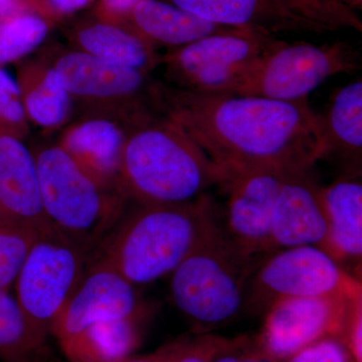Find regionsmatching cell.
I'll list each match as a JSON object with an SVG mask.
<instances>
[{
	"instance_id": "cell-7",
	"label": "cell",
	"mask_w": 362,
	"mask_h": 362,
	"mask_svg": "<svg viewBox=\"0 0 362 362\" xmlns=\"http://www.w3.org/2000/svg\"><path fill=\"white\" fill-rule=\"evenodd\" d=\"M49 56L73 105L77 104L84 116L106 117L125 126L156 112L154 80L150 74L114 65L75 49H57Z\"/></svg>"
},
{
	"instance_id": "cell-3",
	"label": "cell",
	"mask_w": 362,
	"mask_h": 362,
	"mask_svg": "<svg viewBox=\"0 0 362 362\" xmlns=\"http://www.w3.org/2000/svg\"><path fill=\"white\" fill-rule=\"evenodd\" d=\"M135 204L103 240L100 257L135 286L170 275L221 230L206 194L188 204Z\"/></svg>"
},
{
	"instance_id": "cell-34",
	"label": "cell",
	"mask_w": 362,
	"mask_h": 362,
	"mask_svg": "<svg viewBox=\"0 0 362 362\" xmlns=\"http://www.w3.org/2000/svg\"><path fill=\"white\" fill-rule=\"evenodd\" d=\"M142 0H99L94 16L103 20L125 21L131 9Z\"/></svg>"
},
{
	"instance_id": "cell-13",
	"label": "cell",
	"mask_w": 362,
	"mask_h": 362,
	"mask_svg": "<svg viewBox=\"0 0 362 362\" xmlns=\"http://www.w3.org/2000/svg\"><path fill=\"white\" fill-rule=\"evenodd\" d=\"M290 173L262 169L230 176L226 182L228 199L223 233L233 246L251 258L272 252V214L281 185Z\"/></svg>"
},
{
	"instance_id": "cell-11",
	"label": "cell",
	"mask_w": 362,
	"mask_h": 362,
	"mask_svg": "<svg viewBox=\"0 0 362 362\" xmlns=\"http://www.w3.org/2000/svg\"><path fill=\"white\" fill-rule=\"evenodd\" d=\"M351 300L335 297L276 300L266 309L258 339L259 350L271 362H284L322 338H342Z\"/></svg>"
},
{
	"instance_id": "cell-10",
	"label": "cell",
	"mask_w": 362,
	"mask_h": 362,
	"mask_svg": "<svg viewBox=\"0 0 362 362\" xmlns=\"http://www.w3.org/2000/svg\"><path fill=\"white\" fill-rule=\"evenodd\" d=\"M361 283L318 246L286 247L270 252L252 274L249 298L256 308H268L284 298L361 296Z\"/></svg>"
},
{
	"instance_id": "cell-5",
	"label": "cell",
	"mask_w": 362,
	"mask_h": 362,
	"mask_svg": "<svg viewBox=\"0 0 362 362\" xmlns=\"http://www.w3.org/2000/svg\"><path fill=\"white\" fill-rule=\"evenodd\" d=\"M33 152L47 223L87 251L103 243L127 202L86 175L59 145Z\"/></svg>"
},
{
	"instance_id": "cell-4",
	"label": "cell",
	"mask_w": 362,
	"mask_h": 362,
	"mask_svg": "<svg viewBox=\"0 0 362 362\" xmlns=\"http://www.w3.org/2000/svg\"><path fill=\"white\" fill-rule=\"evenodd\" d=\"M255 266V259L233 246L221 228L169 275L171 300L199 327H220L246 304Z\"/></svg>"
},
{
	"instance_id": "cell-6",
	"label": "cell",
	"mask_w": 362,
	"mask_h": 362,
	"mask_svg": "<svg viewBox=\"0 0 362 362\" xmlns=\"http://www.w3.org/2000/svg\"><path fill=\"white\" fill-rule=\"evenodd\" d=\"M361 68V54L349 42L318 45L279 40L243 76L232 94L300 101L328 78Z\"/></svg>"
},
{
	"instance_id": "cell-19",
	"label": "cell",
	"mask_w": 362,
	"mask_h": 362,
	"mask_svg": "<svg viewBox=\"0 0 362 362\" xmlns=\"http://www.w3.org/2000/svg\"><path fill=\"white\" fill-rule=\"evenodd\" d=\"M16 81L30 125L47 131L66 125L73 101L49 54L28 57L16 63Z\"/></svg>"
},
{
	"instance_id": "cell-31",
	"label": "cell",
	"mask_w": 362,
	"mask_h": 362,
	"mask_svg": "<svg viewBox=\"0 0 362 362\" xmlns=\"http://www.w3.org/2000/svg\"><path fill=\"white\" fill-rule=\"evenodd\" d=\"M342 339L354 361L362 362V295L350 301Z\"/></svg>"
},
{
	"instance_id": "cell-8",
	"label": "cell",
	"mask_w": 362,
	"mask_h": 362,
	"mask_svg": "<svg viewBox=\"0 0 362 362\" xmlns=\"http://www.w3.org/2000/svg\"><path fill=\"white\" fill-rule=\"evenodd\" d=\"M279 40L264 30L239 28L209 35L162 54L168 84L206 94H232L240 78Z\"/></svg>"
},
{
	"instance_id": "cell-16",
	"label": "cell",
	"mask_w": 362,
	"mask_h": 362,
	"mask_svg": "<svg viewBox=\"0 0 362 362\" xmlns=\"http://www.w3.org/2000/svg\"><path fill=\"white\" fill-rule=\"evenodd\" d=\"M0 220L40 232L51 228L42 206L33 150L23 140L4 134H0Z\"/></svg>"
},
{
	"instance_id": "cell-15",
	"label": "cell",
	"mask_w": 362,
	"mask_h": 362,
	"mask_svg": "<svg viewBox=\"0 0 362 362\" xmlns=\"http://www.w3.org/2000/svg\"><path fill=\"white\" fill-rule=\"evenodd\" d=\"M125 136V126L119 121L84 116L64 130L57 145L99 187L123 197L120 165Z\"/></svg>"
},
{
	"instance_id": "cell-23",
	"label": "cell",
	"mask_w": 362,
	"mask_h": 362,
	"mask_svg": "<svg viewBox=\"0 0 362 362\" xmlns=\"http://www.w3.org/2000/svg\"><path fill=\"white\" fill-rule=\"evenodd\" d=\"M146 317H124L94 324L61 350L69 362L122 361L139 347Z\"/></svg>"
},
{
	"instance_id": "cell-17",
	"label": "cell",
	"mask_w": 362,
	"mask_h": 362,
	"mask_svg": "<svg viewBox=\"0 0 362 362\" xmlns=\"http://www.w3.org/2000/svg\"><path fill=\"white\" fill-rule=\"evenodd\" d=\"M173 4L202 20L235 28L279 33H320L330 32L293 13L279 0H170Z\"/></svg>"
},
{
	"instance_id": "cell-38",
	"label": "cell",
	"mask_w": 362,
	"mask_h": 362,
	"mask_svg": "<svg viewBox=\"0 0 362 362\" xmlns=\"http://www.w3.org/2000/svg\"><path fill=\"white\" fill-rule=\"evenodd\" d=\"M21 1L25 2V4H26V6H28V0H21Z\"/></svg>"
},
{
	"instance_id": "cell-37",
	"label": "cell",
	"mask_w": 362,
	"mask_h": 362,
	"mask_svg": "<svg viewBox=\"0 0 362 362\" xmlns=\"http://www.w3.org/2000/svg\"><path fill=\"white\" fill-rule=\"evenodd\" d=\"M11 1V0H0V7L6 6V4Z\"/></svg>"
},
{
	"instance_id": "cell-35",
	"label": "cell",
	"mask_w": 362,
	"mask_h": 362,
	"mask_svg": "<svg viewBox=\"0 0 362 362\" xmlns=\"http://www.w3.org/2000/svg\"><path fill=\"white\" fill-rule=\"evenodd\" d=\"M188 339L189 337L180 338V339L168 343L151 354H145V356H134L133 354L120 362H175L176 357L187 344Z\"/></svg>"
},
{
	"instance_id": "cell-22",
	"label": "cell",
	"mask_w": 362,
	"mask_h": 362,
	"mask_svg": "<svg viewBox=\"0 0 362 362\" xmlns=\"http://www.w3.org/2000/svg\"><path fill=\"white\" fill-rule=\"evenodd\" d=\"M326 156L358 166L362 154V82L338 89L320 114Z\"/></svg>"
},
{
	"instance_id": "cell-27",
	"label": "cell",
	"mask_w": 362,
	"mask_h": 362,
	"mask_svg": "<svg viewBox=\"0 0 362 362\" xmlns=\"http://www.w3.org/2000/svg\"><path fill=\"white\" fill-rule=\"evenodd\" d=\"M293 13L325 26L330 32L354 28L361 32L362 23L349 0H279Z\"/></svg>"
},
{
	"instance_id": "cell-20",
	"label": "cell",
	"mask_w": 362,
	"mask_h": 362,
	"mask_svg": "<svg viewBox=\"0 0 362 362\" xmlns=\"http://www.w3.org/2000/svg\"><path fill=\"white\" fill-rule=\"evenodd\" d=\"M327 233L323 249L340 264L358 263L362 256V183L358 173L322 187Z\"/></svg>"
},
{
	"instance_id": "cell-1",
	"label": "cell",
	"mask_w": 362,
	"mask_h": 362,
	"mask_svg": "<svg viewBox=\"0 0 362 362\" xmlns=\"http://www.w3.org/2000/svg\"><path fill=\"white\" fill-rule=\"evenodd\" d=\"M152 102L228 178L262 169H312L325 157L320 114L307 99L206 94L156 81Z\"/></svg>"
},
{
	"instance_id": "cell-36",
	"label": "cell",
	"mask_w": 362,
	"mask_h": 362,
	"mask_svg": "<svg viewBox=\"0 0 362 362\" xmlns=\"http://www.w3.org/2000/svg\"><path fill=\"white\" fill-rule=\"evenodd\" d=\"M349 4L351 8L356 11L357 8H361L362 0H349Z\"/></svg>"
},
{
	"instance_id": "cell-18",
	"label": "cell",
	"mask_w": 362,
	"mask_h": 362,
	"mask_svg": "<svg viewBox=\"0 0 362 362\" xmlns=\"http://www.w3.org/2000/svg\"><path fill=\"white\" fill-rule=\"evenodd\" d=\"M73 49L114 65L151 74L162 64V54L126 21L92 18L68 30Z\"/></svg>"
},
{
	"instance_id": "cell-26",
	"label": "cell",
	"mask_w": 362,
	"mask_h": 362,
	"mask_svg": "<svg viewBox=\"0 0 362 362\" xmlns=\"http://www.w3.org/2000/svg\"><path fill=\"white\" fill-rule=\"evenodd\" d=\"M40 230L0 220V292H9Z\"/></svg>"
},
{
	"instance_id": "cell-28",
	"label": "cell",
	"mask_w": 362,
	"mask_h": 362,
	"mask_svg": "<svg viewBox=\"0 0 362 362\" xmlns=\"http://www.w3.org/2000/svg\"><path fill=\"white\" fill-rule=\"evenodd\" d=\"M30 132L20 89L16 78L0 69V134L23 140Z\"/></svg>"
},
{
	"instance_id": "cell-33",
	"label": "cell",
	"mask_w": 362,
	"mask_h": 362,
	"mask_svg": "<svg viewBox=\"0 0 362 362\" xmlns=\"http://www.w3.org/2000/svg\"><path fill=\"white\" fill-rule=\"evenodd\" d=\"M214 362H271L265 354L256 349L246 346V340H230L225 349L221 350Z\"/></svg>"
},
{
	"instance_id": "cell-32",
	"label": "cell",
	"mask_w": 362,
	"mask_h": 362,
	"mask_svg": "<svg viewBox=\"0 0 362 362\" xmlns=\"http://www.w3.org/2000/svg\"><path fill=\"white\" fill-rule=\"evenodd\" d=\"M94 1L96 0H28V6L54 25Z\"/></svg>"
},
{
	"instance_id": "cell-12",
	"label": "cell",
	"mask_w": 362,
	"mask_h": 362,
	"mask_svg": "<svg viewBox=\"0 0 362 362\" xmlns=\"http://www.w3.org/2000/svg\"><path fill=\"white\" fill-rule=\"evenodd\" d=\"M147 314L136 286L100 258L88 266L52 326L51 335L62 349L94 324Z\"/></svg>"
},
{
	"instance_id": "cell-29",
	"label": "cell",
	"mask_w": 362,
	"mask_h": 362,
	"mask_svg": "<svg viewBox=\"0 0 362 362\" xmlns=\"http://www.w3.org/2000/svg\"><path fill=\"white\" fill-rule=\"evenodd\" d=\"M284 362H356L344 340L339 337H328L311 343Z\"/></svg>"
},
{
	"instance_id": "cell-14",
	"label": "cell",
	"mask_w": 362,
	"mask_h": 362,
	"mask_svg": "<svg viewBox=\"0 0 362 362\" xmlns=\"http://www.w3.org/2000/svg\"><path fill=\"white\" fill-rule=\"evenodd\" d=\"M326 233L322 187L312 176L311 169L291 171L281 185L272 214V252L300 246L323 249Z\"/></svg>"
},
{
	"instance_id": "cell-30",
	"label": "cell",
	"mask_w": 362,
	"mask_h": 362,
	"mask_svg": "<svg viewBox=\"0 0 362 362\" xmlns=\"http://www.w3.org/2000/svg\"><path fill=\"white\" fill-rule=\"evenodd\" d=\"M230 339L214 334H202L190 338L175 362H214Z\"/></svg>"
},
{
	"instance_id": "cell-21",
	"label": "cell",
	"mask_w": 362,
	"mask_h": 362,
	"mask_svg": "<svg viewBox=\"0 0 362 362\" xmlns=\"http://www.w3.org/2000/svg\"><path fill=\"white\" fill-rule=\"evenodd\" d=\"M125 21L156 49H175L209 35L239 30L209 23L160 0H142L131 9Z\"/></svg>"
},
{
	"instance_id": "cell-24",
	"label": "cell",
	"mask_w": 362,
	"mask_h": 362,
	"mask_svg": "<svg viewBox=\"0 0 362 362\" xmlns=\"http://www.w3.org/2000/svg\"><path fill=\"white\" fill-rule=\"evenodd\" d=\"M47 339L16 298L0 292V362H51Z\"/></svg>"
},
{
	"instance_id": "cell-25",
	"label": "cell",
	"mask_w": 362,
	"mask_h": 362,
	"mask_svg": "<svg viewBox=\"0 0 362 362\" xmlns=\"http://www.w3.org/2000/svg\"><path fill=\"white\" fill-rule=\"evenodd\" d=\"M52 25L21 0L0 7V69L28 58L45 42Z\"/></svg>"
},
{
	"instance_id": "cell-2",
	"label": "cell",
	"mask_w": 362,
	"mask_h": 362,
	"mask_svg": "<svg viewBox=\"0 0 362 362\" xmlns=\"http://www.w3.org/2000/svg\"><path fill=\"white\" fill-rule=\"evenodd\" d=\"M120 189L137 204H182L197 201L226 173L197 142L156 112L125 125Z\"/></svg>"
},
{
	"instance_id": "cell-9",
	"label": "cell",
	"mask_w": 362,
	"mask_h": 362,
	"mask_svg": "<svg viewBox=\"0 0 362 362\" xmlns=\"http://www.w3.org/2000/svg\"><path fill=\"white\" fill-rule=\"evenodd\" d=\"M90 252L49 228L40 233L14 283L26 316L51 337L52 326L88 268Z\"/></svg>"
}]
</instances>
